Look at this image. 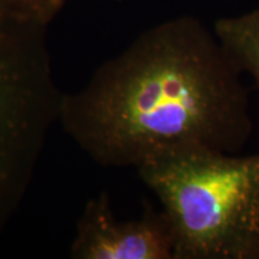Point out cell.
<instances>
[{"instance_id": "obj_1", "label": "cell", "mask_w": 259, "mask_h": 259, "mask_svg": "<svg viewBox=\"0 0 259 259\" xmlns=\"http://www.w3.org/2000/svg\"><path fill=\"white\" fill-rule=\"evenodd\" d=\"M59 124L93 161L114 168L187 148L236 154L253 131L241 71L190 16L149 29L63 94Z\"/></svg>"}, {"instance_id": "obj_2", "label": "cell", "mask_w": 259, "mask_h": 259, "mask_svg": "<svg viewBox=\"0 0 259 259\" xmlns=\"http://www.w3.org/2000/svg\"><path fill=\"white\" fill-rule=\"evenodd\" d=\"M136 169L171 223L174 259H259V153L187 148Z\"/></svg>"}, {"instance_id": "obj_3", "label": "cell", "mask_w": 259, "mask_h": 259, "mask_svg": "<svg viewBox=\"0 0 259 259\" xmlns=\"http://www.w3.org/2000/svg\"><path fill=\"white\" fill-rule=\"evenodd\" d=\"M46 27L0 17V235L35 178L63 94L46 44Z\"/></svg>"}, {"instance_id": "obj_4", "label": "cell", "mask_w": 259, "mask_h": 259, "mask_svg": "<svg viewBox=\"0 0 259 259\" xmlns=\"http://www.w3.org/2000/svg\"><path fill=\"white\" fill-rule=\"evenodd\" d=\"M176 238L163 210L147 206L135 220L116 219L101 193L84 206L71 244L73 259H174Z\"/></svg>"}, {"instance_id": "obj_5", "label": "cell", "mask_w": 259, "mask_h": 259, "mask_svg": "<svg viewBox=\"0 0 259 259\" xmlns=\"http://www.w3.org/2000/svg\"><path fill=\"white\" fill-rule=\"evenodd\" d=\"M212 30L235 66L250 74L259 88V6L218 19Z\"/></svg>"}, {"instance_id": "obj_6", "label": "cell", "mask_w": 259, "mask_h": 259, "mask_svg": "<svg viewBox=\"0 0 259 259\" xmlns=\"http://www.w3.org/2000/svg\"><path fill=\"white\" fill-rule=\"evenodd\" d=\"M66 0H0V17L47 27Z\"/></svg>"}]
</instances>
